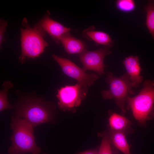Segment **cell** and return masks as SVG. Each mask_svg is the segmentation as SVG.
Returning <instances> with one entry per match:
<instances>
[{
    "mask_svg": "<svg viewBox=\"0 0 154 154\" xmlns=\"http://www.w3.org/2000/svg\"><path fill=\"white\" fill-rule=\"evenodd\" d=\"M87 87L77 83L74 86H66L57 90L56 97L58 100V106L64 111H74L87 93Z\"/></svg>",
    "mask_w": 154,
    "mask_h": 154,
    "instance_id": "obj_6",
    "label": "cell"
},
{
    "mask_svg": "<svg viewBox=\"0 0 154 154\" xmlns=\"http://www.w3.org/2000/svg\"><path fill=\"white\" fill-rule=\"evenodd\" d=\"M99 148L88 150L75 154H98Z\"/></svg>",
    "mask_w": 154,
    "mask_h": 154,
    "instance_id": "obj_20",
    "label": "cell"
},
{
    "mask_svg": "<svg viewBox=\"0 0 154 154\" xmlns=\"http://www.w3.org/2000/svg\"><path fill=\"white\" fill-rule=\"evenodd\" d=\"M8 25L6 20L1 19L0 21V46L1 47L2 43L6 40L5 34L6 27Z\"/></svg>",
    "mask_w": 154,
    "mask_h": 154,
    "instance_id": "obj_19",
    "label": "cell"
},
{
    "mask_svg": "<svg viewBox=\"0 0 154 154\" xmlns=\"http://www.w3.org/2000/svg\"><path fill=\"white\" fill-rule=\"evenodd\" d=\"M12 131L10 139L11 144L9 154H40V148L37 144L34 135V127L27 120L12 116L10 125Z\"/></svg>",
    "mask_w": 154,
    "mask_h": 154,
    "instance_id": "obj_2",
    "label": "cell"
},
{
    "mask_svg": "<svg viewBox=\"0 0 154 154\" xmlns=\"http://www.w3.org/2000/svg\"><path fill=\"white\" fill-rule=\"evenodd\" d=\"M23 28H21V54L19 58V62L24 63L27 58L38 56L48 45L44 37L46 33L41 29L32 28L24 18L22 22Z\"/></svg>",
    "mask_w": 154,
    "mask_h": 154,
    "instance_id": "obj_3",
    "label": "cell"
},
{
    "mask_svg": "<svg viewBox=\"0 0 154 154\" xmlns=\"http://www.w3.org/2000/svg\"><path fill=\"white\" fill-rule=\"evenodd\" d=\"M110 48L106 46L93 51L86 49L79 55V59L83 65L82 69L85 71L92 70L100 75L104 73V59L106 56L111 54Z\"/></svg>",
    "mask_w": 154,
    "mask_h": 154,
    "instance_id": "obj_8",
    "label": "cell"
},
{
    "mask_svg": "<svg viewBox=\"0 0 154 154\" xmlns=\"http://www.w3.org/2000/svg\"><path fill=\"white\" fill-rule=\"evenodd\" d=\"M115 4L119 10L125 13L132 12L136 8L135 2L133 0H117Z\"/></svg>",
    "mask_w": 154,
    "mask_h": 154,
    "instance_id": "obj_17",
    "label": "cell"
},
{
    "mask_svg": "<svg viewBox=\"0 0 154 154\" xmlns=\"http://www.w3.org/2000/svg\"><path fill=\"white\" fill-rule=\"evenodd\" d=\"M42 154H47L46 153H42Z\"/></svg>",
    "mask_w": 154,
    "mask_h": 154,
    "instance_id": "obj_21",
    "label": "cell"
},
{
    "mask_svg": "<svg viewBox=\"0 0 154 154\" xmlns=\"http://www.w3.org/2000/svg\"><path fill=\"white\" fill-rule=\"evenodd\" d=\"M102 139L99 148L98 154H112L108 133L104 132L102 134Z\"/></svg>",
    "mask_w": 154,
    "mask_h": 154,
    "instance_id": "obj_18",
    "label": "cell"
},
{
    "mask_svg": "<svg viewBox=\"0 0 154 154\" xmlns=\"http://www.w3.org/2000/svg\"><path fill=\"white\" fill-rule=\"evenodd\" d=\"M52 57L61 67L63 72L76 80L78 83L86 87L93 85L99 78L94 73L88 74L70 60L53 54Z\"/></svg>",
    "mask_w": 154,
    "mask_h": 154,
    "instance_id": "obj_7",
    "label": "cell"
},
{
    "mask_svg": "<svg viewBox=\"0 0 154 154\" xmlns=\"http://www.w3.org/2000/svg\"><path fill=\"white\" fill-rule=\"evenodd\" d=\"M60 42L69 54H80L86 49L87 47L84 42L73 37L69 33L63 36Z\"/></svg>",
    "mask_w": 154,
    "mask_h": 154,
    "instance_id": "obj_11",
    "label": "cell"
},
{
    "mask_svg": "<svg viewBox=\"0 0 154 154\" xmlns=\"http://www.w3.org/2000/svg\"><path fill=\"white\" fill-rule=\"evenodd\" d=\"M144 10L146 14L145 24L154 40V0H148Z\"/></svg>",
    "mask_w": 154,
    "mask_h": 154,
    "instance_id": "obj_16",
    "label": "cell"
},
{
    "mask_svg": "<svg viewBox=\"0 0 154 154\" xmlns=\"http://www.w3.org/2000/svg\"><path fill=\"white\" fill-rule=\"evenodd\" d=\"M14 108L13 116L26 119L34 127L44 123H53L56 121L54 106L40 98L30 97L21 99Z\"/></svg>",
    "mask_w": 154,
    "mask_h": 154,
    "instance_id": "obj_1",
    "label": "cell"
},
{
    "mask_svg": "<svg viewBox=\"0 0 154 154\" xmlns=\"http://www.w3.org/2000/svg\"><path fill=\"white\" fill-rule=\"evenodd\" d=\"M108 133L111 145L114 146L124 154H131L129 145L124 133L114 131L109 128Z\"/></svg>",
    "mask_w": 154,
    "mask_h": 154,
    "instance_id": "obj_13",
    "label": "cell"
},
{
    "mask_svg": "<svg viewBox=\"0 0 154 154\" xmlns=\"http://www.w3.org/2000/svg\"><path fill=\"white\" fill-rule=\"evenodd\" d=\"M109 128L111 129L124 133L129 130L131 123L127 118L114 113L109 119Z\"/></svg>",
    "mask_w": 154,
    "mask_h": 154,
    "instance_id": "obj_14",
    "label": "cell"
},
{
    "mask_svg": "<svg viewBox=\"0 0 154 154\" xmlns=\"http://www.w3.org/2000/svg\"><path fill=\"white\" fill-rule=\"evenodd\" d=\"M126 100L135 118L146 126V121L154 117V80H145L139 94L133 97L128 96Z\"/></svg>",
    "mask_w": 154,
    "mask_h": 154,
    "instance_id": "obj_4",
    "label": "cell"
},
{
    "mask_svg": "<svg viewBox=\"0 0 154 154\" xmlns=\"http://www.w3.org/2000/svg\"><path fill=\"white\" fill-rule=\"evenodd\" d=\"M105 81L109 85V89L103 91L102 94L104 99H113L123 113L126 112L125 102L129 94H133L132 87H135L130 80L129 76L125 73L119 77L114 76L110 72L108 73Z\"/></svg>",
    "mask_w": 154,
    "mask_h": 154,
    "instance_id": "obj_5",
    "label": "cell"
},
{
    "mask_svg": "<svg viewBox=\"0 0 154 154\" xmlns=\"http://www.w3.org/2000/svg\"><path fill=\"white\" fill-rule=\"evenodd\" d=\"M50 13L47 10L46 14L34 25L48 33L57 44L60 43L61 38L69 33L70 29L65 27L61 24L50 18Z\"/></svg>",
    "mask_w": 154,
    "mask_h": 154,
    "instance_id": "obj_9",
    "label": "cell"
},
{
    "mask_svg": "<svg viewBox=\"0 0 154 154\" xmlns=\"http://www.w3.org/2000/svg\"><path fill=\"white\" fill-rule=\"evenodd\" d=\"M138 56H130L122 62L131 81L135 87L142 82L143 77L140 75L141 70Z\"/></svg>",
    "mask_w": 154,
    "mask_h": 154,
    "instance_id": "obj_10",
    "label": "cell"
},
{
    "mask_svg": "<svg viewBox=\"0 0 154 154\" xmlns=\"http://www.w3.org/2000/svg\"><path fill=\"white\" fill-rule=\"evenodd\" d=\"M2 89L0 92V111L6 109H11L14 106L9 102L7 95L9 90L13 87V85L9 81H6L2 84Z\"/></svg>",
    "mask_w": 154,
    "mask_h": 154,
    "instance_id": "obj_15",
    "label": "cell"
},
{
    "mask_svg": "<svg viewBox=\"0 0 154 154\" xmlns=\"http://www.w3.org/2000/svg\"><path fill=\"white\" fill-rule=\"evenodd\" d=\"M94 29L92 27L85 30L82 32V36L98 44L103 45L110 48L113 46L114 41L109 35L103 32L95 31Z\"/></svg>",
    "mask_w": 154,
    "mask_h": 154,
    "instance_id": "obj_12",
    "label": "cell"
}]
</instances>
